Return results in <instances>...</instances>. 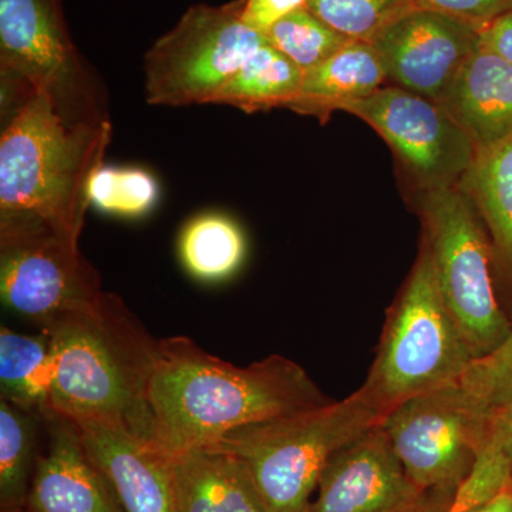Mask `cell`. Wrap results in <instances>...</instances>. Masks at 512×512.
Returning <instances> with one entry per match:
<instances>
[{"label": "cell", "instance_id": "5", "mask_svg": "<svg viewBox=\"0 0 512 512\" xmlns=\"http://www.w3.org/2000/svg\"><path fill=\"white\" fill-rule=\"evenodd\" d=\"M382 419L357 389L339 402L231 431L211 446L247 464L269 512H309L330 458Z\"/></svg>", "mask_w": 512, "mask_h": 512}, {"label": "cell", "instance_id": "16", "mask_svg": "<svg viewBox=\"0 0 512 512\" xmlns=\"http://www.w3.org/2000/svg\"><path fill=\"white\" fill-rule=\"evenodd\" d=\"M437 103L463 128L477 153L512 134V66L484 46L468 57Z\"/></svg>", "mask_w": 512, "mask_h": 512}, {"label": "cell", "instance_id": "8", "mask_svg": "<svg viewBox=\"0 0 512 512\" xmlns=\"http://www.w3.org/2000/svg\"><path fill=\"white\" fill-rule=\"evenodd\" d=\"M242 0L195 5L144 56L148 103L191 106L214 103L242 64L266 42L241 18Z\"/></svg>", "mask_w": 512, "mask_h": 512}, {"label": "cell", "instance_id": "27", "mask_svg": "<svg viewBox=\"0 0 512 512\" xmlns=\"http://www.w3.org/2000/svg\"><path fill=\"white\" fill-rule=\"evenodd\" d=\"M468 393L488 412L512 400V333L490 355L474 360L461 380Z\"/></svg>", "mask_w": 512, "mask_h": 512}, {"label": "cell", "instance_id": "28", "mask_svg": "<svg viewBox=\"0 0 512 512\" xmlns=\"http://www.w3.org/2000/svg\"><path fill=\"white\" fill-rule=\"evenodd\" d=\"M417 8L434 10L483 30L512 10V0H414Z\"/></svg>", "mask_w": 512, "mask_h": 512}, {"label": "cell", "instance_id": "3", "mask_svg": "<svg viewBox=\"0 0 512 512\" xmlns=\"http://www.w3.org/2000/svg\"><path fill=\"white\" fill-rule=\"evenodd\" d=\"M52 346L50 407L69 419L109 421L154 446L150 384L158 345L123 299L103 292L40 329Z\"/></svg>", "mask_w": 512, "mask_h": 512}, {"label": "cell", "instance_id": "14", "mask_svg": "<svg viewBox=\"0 0 512 512\" xmlns=\"http://www.w3.org/2000/svg\"><path fill=\"white\" fill-rule=\"evenodd\" d=\"M45 453L37 456L23 512H124L113 485L63 414H43Z\"/></svg>", "mask_w": 512, "mask_h": 512}, {"label": "cell", "instance_id": "18", "mask_svg": "<svg viewBox=\"0 0 512 512\" xmlns=\"http://www.w3.org/2000/svg\"><path fill=\"white\" fill-rule=\"evenodd\" d=\"M386 80V70L372 43L350 40L328 60L305 72L301 94L291 109L325 120L332 111L372 96Z\"/></svg>", "mask_w": 512, "mask_h": 512}, {"label": "cell", "instance_id": "15", "mask_svg": "<svg viewBox=\"0 0 512 512\" xmlns=\"http://www.w3.org/2000/svg\"><path fill=\"white\" fill-rule=\"evenodd\" d=\"M72 421L87 453L113 485L124 512H177L170 457L109 421Z\"/></svg>", "mask_w": 512, "mask_h": 512}, {"label": "cell", "instance_id": "23", "mask_svg": "<svg viewBox=\"0 0 512 512\" xmlns=\"http://www.w3.org/2000/svg\"><path fill=\"white\" fill-rule=\"evenodd\" d=\"M42 417L0 399V507L23 510L37 460V421Z\"/></svg>", "mask_w": 512, "mask_h": 512}, {"label": "cell", "instance_id": "12", "mask_svg": "<svg viewBox=\"0 0 512 512\" xmlns=\"http://www.w3.org/2000/svg\"><path fill=\"white\" fill-rule=\"evenodd\" d=\"M480 29L434 10L413 8L372 40L397 87L439 101L468 57L480 46Z\"/></svg>", "mask_w": 512, "mask_h": 512}, {"label": "cell", "instance_id": "22", "mask_svg": "<svg viewBox=\"0 0 512 512\" xmlns=\"http://www.w3.org/2000/svg\"><path fill=\"white\" fill-rule=\"evenodd\" d=\"M178 256L192 278L217 284L232 278L244 264L247 239L232 218L207 212L185 224L178 238Z\"/></svg>", "mask_w": 512, "mask_h": 512}, {"label": "cell", "instance_id": "30", "mask_svg": "<svg viewBox=\"0 0 512 512\" xmlns=\"http://www.w3.org/2000/svg\"><path fill=\"white\" fill-rule=\"evenodd\" d=\"M480 43L512 66V10L481 30Z\"/></svg>", "mask_w": 512, "mask_h": 512}, {"label": "cell", "instance_id": "29", "mask_svg": "<svg viewBox=\"0 0 512 512\" xmlns=\"http://www.w3.org/2000/svg\"><path fill=\"white\" fill-rule=\"evenodd\" d=\"M308 0H242V22L265 35L279 20L306 8Z\"/></svg>", "mask_w": 512, "mask_h": 512}, {"label": "cell", "instance_id": "31", "mask_svg": "<svg viewBox=\"0 0 512 512\" xmlns=\"http://www.w3.org/2000/svg\"><path fill=\"white\" fill-rule=\"evenodd\" d=\"M491 433L503 448L505 457L510 463L512 474V400L493 413Z\"/></svg>", "mask_w": 512, "mask_h": 512}, {"label": "cell", "instance_id": "20", "mask_svg": "<svg viewBox=\"0 0 512 512\" xmlns=\"http://www.w3.org/2000/svg\"><path fill=\"white\" fill-rule=\"evenodd\" d=\"M53 365L49 336L23 335L8 326L0 329V392L2 399L26 412L43 414L52 410Z\"/></svg>", "mask_w": 512, "mask_h": 512}, {"label": "cell", "instance_id": "17", "mask_svg": "<svg viewBox=\"0 0 512 512\" xmlns=\"http://www.w3.org/2000/svg\"><path fill=\"white\" fill-rule=\"evenodd\" d=\"M177 512H269L247 464L217 446L170 457Z\"/></svg>", "mask_w": 512, "mask_h": 512}, {"label": "cell", "instance_id": "32", "mask_svg": "<svg viewBox=\"0 0 512 512\" xmlns=\"http://www.w3.org/2000/svg\"><path fill=\"white\" fill-rule=\"evenodd\" d=\"M451 512V511H447ZM463 512H512V483L493 500Z\"/></svg>", "mask_w": 512, "mask_h": 512}, {"label": "cell", "instance_id": "7", "mask_svg": "<svg viewBox=\"0 0 512 512\" xmlns=\"http://www.w3.org/2000/svg\"><path fill=\"white\" fill-rule=\"evenodd\" d=\"M491 420L458 382L399 404L380 427L431 511L446 512L490 439Z\"/></svg>", "mask_w": 512, "mask_h": 512}, {"label": "cell", "instance_id": "9", "mask_svg": "<svg viewBox=\"0 0 512 512\" xmlns=\"http://www.w3.org/2000/svg\"><path fill=\"white\" fill-rule=\"evenodd\" d=\"M2 76L52 100L73 124L109 123L99 87L74 46L62 0H0Z\"/></svg>", "mask_w": 512, "mask_h": 512}, {"label": "cell", "instance_id": "4", "mask_svg": "<svg viewBox=\"0 0 512 512\" xmlns=\"http://www.w3.org/2000/svg\"><path fill=\"white\" fill-rule=\"evenodd\" d=\"M474 357L441 291L430 249L419 256L397 293L365 383L367 400L386 416L419 394L458 383Z\"/></svg>", "mask_w": 512, "mask_h": 512}, {"label": "cell", "instance_id": "21", "mask_svg": "<svg viewBox=\"0 0 512 512\" xmlns=\"http://www.w3.org/2000/svg\"><path fill=\"white\" fill-rule=\"evenodd\" d=\"M305 72L265 42L220 90L214 103L254 113L288 107L301 94Z\"/></svg>", "mask_w": 512, "mask_h": 512}, {"label": "cell", "instance_id": "10", "mask_svg": "<svg viewBox=\"0 0 512 512\" xmlns=\"http://www.w3.org/2000/svg\"><path fill=\"white\" fill-rule=\"evenodd\" d=\"M342 111L375 128L419 192L457 187L476 156L463 128L437 101L402 87H382Z\"/></svg>", "mask_w": 512, "mask_h": 512}, {"label": "cell", "instance_id": "6", "mask_svg": "<svg viewBox=\"0 0 512 512\" xmlns=\"http://www.w3.org/2000/svg\"><path fill=\"white\" fill-rule=\"evenodd\" d=\"M417 204L448 308L476 360L488 356L510 338L512 322L495 292L487 229L457 187L420 192Z\"/></svg>", "mask_w": 512, "mask_h": 512}, {"label": "cell", "instance_id": "26", "mask_svg": "<svg viewBox=\"0 0 512 512\" xmlns=\"http://www.w3.org/2000/svg\"><path fill=\"white\" fill-rule=\"evenodd\" d=\"M416 8L414 0H308V9L349 39L370 42L380 32Z\"/></svg>", "mask_w": 512, "mask_h": 512}, {"label": "cell", "instance_id": "19", "mask_svg": "<svg viewBox=\"0 0 512 512\" xmlns=\"http://www.w3.org/2000/svg\"><path fill=\"white\" fill-rule=\"evenodd\" d=\"M480 215L500 272L512 291V134L474 156L457 185Z\"/></svg>", "mask_w": 512, "mask_h": 512}, {"label": "cell", "instance_id": "24", "mask_svg": "<svg viewBox=\"0 0 512 512\" xmlns=\"http://www.w3.org/2000/svg\"><path fill=\"white\" fill-rule=\"evenodd\" d=\"M264 36L303 72L325 62L353 40L323 22L308 6L279 20Z\"/></svg>", "mask_w": 512, "mask_h": 512}, {"label": "cell", "instance_id": "2", "mask_svg": "<svg viewBox=\"0 0 512 512\" xmlns=\"http://www.w3.org/2000/svg\"><path fill=\"white\" fill-rule=\"evenodd\" d=\"M111 124H73L35 93L0 137V242L57 238L79 244L89 185L103 165Z\"/></svg>", "mask_w": 512, "mask_h": 512}, {"label": "cell", "instance_id": "13", "mask_svg": "<svg viewBox=\"0 0 512 512\" xmlns=\"http://www.w3.org/2000/svg\"><path fill=\"white\" fill-rule=\"evenodd\" d=\"M309 512L433 511L379 424L330 458Z\"/></svg>", "mask_w": 512, "mask_h": 512}, {"label": "cell", "instance_id": "25", "mask_svg": "<svg viewBox=\"0 0 512 512\" xmlns=\"http://www.w3.org/2000/svg\"><path fill=\"white\" fill-rule=\"evenodd\" d=\"M158 195L156 178L143 168L103 164L89 185L90 205L117 217H143L156 207Z\"/></svg>", "mask_w": 512, "mask_h": 512}, {"label": "cell", "instance_id": "1", "mask_svg": "<svg viewBox=\"0 0 512 512\" xmlns=\"http://www.w3.org/2000/svg\"><path fill=\"white\" fill-rule=\"evenodd\" d=\"M332 402L298 363L271 355L238 367L185 336L160 340L150 384L154 447L171 457L231 431Z\"/></svg>", "mask_w": 512, "mask_h": 512}, {"label": "cell", "instance_id": "11", "mask_svg": "<svg viewBox=\"0 0 512 512\" xmlns=\"http://www.w3.org/2000/svg\"><path fill=\"white\" fill-rule=\"evenodd\" d=\"M99 272L76 242L30 238L0 242L3 305L40 329L100 298Z\"/></svg>", "mask_w": 512, "mask_h": 512}, {"label": "cell", "instance_id": "33", "mask_svg": "<svg viewBox=\"0 0 512 512\" xmlns=\"http://www.w3.org/2000/svg\"><path fill=\"white\" fill-rule=\"evenodd\" d=\"M15 512H23V511H22V510H20V511H15Z\"/></svg>", "mask_w": 512, "mask_h": 512}]
</instances>
